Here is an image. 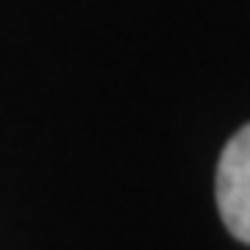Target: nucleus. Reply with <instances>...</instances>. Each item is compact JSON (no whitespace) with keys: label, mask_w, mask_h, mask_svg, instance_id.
<instances>
[{"label":"nucleus","mask_w":250,"mask_h":250,"mask_svg":"<svg viewBox=\"0 0 250 250\" xmlns=\"http://www.w3.org/2000/svg\"><path fill=\"white\" fill-rule=\"evenodd\" d=\"M217 208L225 228L242 245L250 242V128L228 139L217 167Z\"/></svg>","instance_id":"obj_1"}]
</instances>
